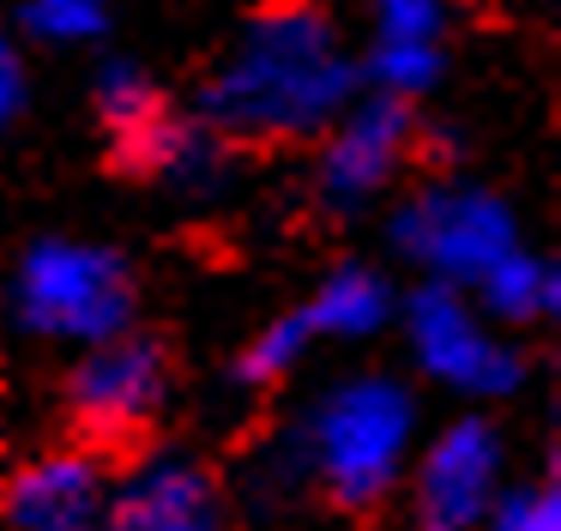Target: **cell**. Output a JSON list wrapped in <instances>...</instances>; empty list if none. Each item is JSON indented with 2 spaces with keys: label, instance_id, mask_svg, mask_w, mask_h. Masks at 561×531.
Instances as JSON below:
<instances>
[{
  "label": "cell",
  "instance_id": "cell-1",
  "mask_svg": "<svg viewBox=\"0 0 561 531\" xmlns=\"http://www.w3.org/2000/svg\"><path fill=\"white\" fill-rule=\"evenodd\" d=\"M351 91L339 31L302 0H272L206 84V121L224 139H308L351 109Z\"/></svg>",
  "mask_w": 561,
  "mask_h": 531
},
{
  "label": "cell",
  "instance_id": "cell-2",
  "mask_svg": "<svg viewBox=\"0 0 561 531\" xmlns=\"http://www.w3.org/2000/svg\"><path fill=\"white\" fill-rule=\"evenodd\" d=\"M411 441H416L411 393L399 381H387V374H356V381L332 386L308 410L296 453H302L308 477L339 507H375L404 477Z\"/></svg>",
  "mask_w": 561,
  "mask_h": 531
},
{
  "label": "cell",
  "instance_id": "cell-3",
  "mask_svg": "<svg viewBox=\"0 0 561 531\" xmlns=\"http://www.w3.org/2000/svg\"><path fill=\"white\" fill-rule=\"evenodd\" d=\"M13 308L31 332L61 338V344H103L127 332L134 314V278L110 248L91 241H37L19 260Z\"/></svg>",
  "mask_w": 561,
  "mask_h": 531
},
{
  "label": "cell",
  "instance_id": "cell-4",
  "mask_svg": "<svg viewBox=\"0 0 561 531\" xmlns=\"http://www.w3.org/2000/svg\"><path fill=\"white\" fill-rule=\"evenodd\" d=\"M392 241L404 260L428 272V284H477L501 253L519 248L513 212L483 188H428L392 212Z\"/></svg>",
  "mask_w": 561,
  "mask_h": 531
},
{
  "label": "cell",
  "instance_id": "cell-5",
  "mask_svg": "<svg viewBox=\"0 0 561 531\" xmlns=\"http://www.w3.org/2000/svg\"><path fill=\"white\" fill-rule=\"evenodd\" d=\"M404 338L428 381L453 386L465 398H501L525 381V362L495 326L483 320L477 302H465L453 284H423L404 302Z\"/></svg>",
  "mask_w": 561,
  "mask_h": 531
},
{
  "label": "cell",
  "instance_id": "cell-6",
  "mask_svg": "<svg viewBox=\"0 0 561 531\" xmlns=\"http://www.w3.org/2000/svg\"><path fill=\"white\" fill-rule=\"evenodd\" d=\"M507 489V453L495 422L459 417L416 459V519L423 531H477Z\"/></svg>",
  "mask_w": 561,
  "mask_h": 531
},
{
  "label": "cell",
  "instance_id": "cell-7",
  "mask_svg": "<svg viewBox=\"0 0 561 531\" xmlns=\"http://www.w3.org/2000/svg\"><path fill=\"white\" fill-rule=\"evenodd\" d=\"M411 109L399 97H363L351 103L327 133V151H320V193L327 205H363L399 176V163L411 157Z\"/></svg>",
  "mask_w": 561,
  "mask_h": 531
},
{
  "label": "cell",
  "instance_id": "cell-8",
  "mask_svg": "<svg viewBox=\"0 0 561 531\" xmlns=\"http://www.w3.org/2000/svg\"><path fill=\"white\" fill-rule=\"evenodd\" d=\"M67 393H73V410L98 434H127L163 405L170 362H163V350L151 338H103V344L85 350Z\"/></svg>",
  "mask_w": 561,
  "mask_h": 531
},
{
  "label": "cell",
  "instance_id": "cell-9",
  "mask_svg": "<svg viewBox=\"0 0 561 531\" xmlns=\"http://www.w3.org/2000/svg\"><path fill=\"white\" fill-rule=\"evenodd\" d=\"M7 513L19 531H98L110 513L103 465L91 453H49L25 465L7 489Z\"/></svg>",
  "mask_w": 561,
  "mask_h": 531
},
{
  "label": "cell",
  "instance_id": "cell-10",
  "mask_svg": "<svg viewBox=\"0 0 561 531\" xmlns=\"http://www.w3.org/2000/svg\"><path fill=\"white\" fill-rule=\"evenodd\" d=\"M103 531H224L218 489L206 483V471L158 459L122 483V495L103 513Z\"/></svg>",
  "mask_w": 561,
  "mask_h": 531
},
{
  "label": "cell",
  "instance_id": "cell-11",
  "mask_svg": "<svg viewBox=\"0 0 561 531\" xmlns=\"http://www.w3.org/2000/svg\"><path fill=\"white\" fill-rule=\"evenodd\" d=\"M115 157L127 169H139V176L175 188V193H211L224 181V169H230L224 133L211 121H182L170 109L158 121H146L134 139H115Z\"/></svg>",
  "mask_w": 561,
  "mask_h": 531
},
{
  "label": "cell",
  "instance_id": "cell-12",
  "mask_svg": "<svg viewBox=\"0 0 561 531\" xmlns=\"http://www.w3.org/2000/svg\"><path fill=\"white\" fill-rule=\"evenodd\" d=\"M302 320L314 338H375L392 320V284L368 266H339L332 278H320Z\"/></svg>",
  "mask_w": 561,
  "mask_h": 531
},
{
  "label": "cell",
  "instance_id": "cell-13",
  "mask_svg": "<svg viewBox=\"0 0 561 531\" xmlns=\"http://www.w3.org/2000/svg\"><path fill=\"white\" fill-rule=\"evenodd\" d=\"M471 290H477V308H483L489 320H507V326L543 320V314L561 302L556 266H549V260H537V253H525V248L501 253V260L489 266V272L477 278Z\"/></svg>",
  "mask_w": 561,
  "mask_h": 531
},
{
  "label": "cell",
  "instance_id": "cell-14",
  "mask_svg": "<svg viewBox=\"0 0 561 531\" xmlns=\"http://www.w3.org/2000/svg\"><path fill=\"white\" fill-rule=\"evenodd\" d=\"M98 115H103V127H110L115 139H134L146 121L163 115V97H158V84H151L139 67L115 60V67L98 72Z\"/></svg>",
  "mask_w": 561,
  "mask_h": 531
},
{
  "label": "cell",
  "instance_id": "cell-15",
  "mask_svg": "<svg viewBox=\"0 0 561 531\" xmlns=\"http://www.w3.org/2000/svg\"><path fill=\"white\" fill-rule=\"evenodd\" d=\"M25 31L37 36V43L79 48V43H98V36L110 31V12H103V0H31Z\"/></svg>",
  "mask_w": 561,
  "mask_h": 531
},
{
  "label": "cell",
  "instance_id": "cell-16",
  "mask_svg": "<svg viewBox=\"0 0 561 531\" xmlns=\"http://www.w3.org/2000/svg\"><path fill=\"white\" fill-rule=\"evenodd\" d=\"M308 344H314V332H308L302 314H284V320H272L266 332H260L254 344L242 350V381H254V386L284 381V374H290L296 362L308 357Z\"/></svg>",
  "mask_w": 561,
  "mask_h": 531
},
{
  "label": "cell",
  "instance_id": "cell-17",
  "mask_svg": "<svg viewBox=\"0 0 561 531\" xmlns=\"http://www.w3.org/2000/svg\"><path fill=\"white\" fill-rule=\"evenodd\" d=\"M368 79L380 84V97H423L428 84L440 79V48H423V43H375L368 55Z\"/></svg>",
  "mask_w": 561,
  "mask_h": 531
},
{
  "label": "cell",
  "instance_id": "cell-18",
  "mask_svg": "<svg viewBox=\"0 0 561 531\" xmlns=\"http://www.w3.org/2000/svg\"><path fill=\"white\" fill-rule=\"evenodd\" d=\"M477 531H561V501L549 483H513V489H501V501L483 513Z\"/></svg>",
  "mask_w": 561,
  "mask_h": 531
},
{
  "label": "cell",
  "instance_id": "cell-19",
  "mask_svg": "<svg viewBox=\"0 0 561 531\" xmlns=\"http://www.w3.org/2000/svg\"><path fill=\"white\" fill-rule=\"evenodd\" d=\"M447 7L440 0H375V43H440Z\"/></svg>",
  "mask_w": 561,
  "mask_h": 531
},
{
  "label": "cell",
  "instance_id": "cell-20",
  "mask_svg": "<svg viewBox=\"0 0 561 531\" xmlns=\"http://www.w3.org/2000/svg\"><path fill=\"white\" fill-rule=\"evenodd\" d=\"M19 109H25V67H19L13 36L0 31V133L19 121Z\"/></svg>",
  "mask_w": 561,
  "mask_h": 531
},
{
  "label": "cell",
  "instance_id": "cell-21",
  "mask_svg": "<svg viewBox=\"0 0 561 531\" xmlns=\"http://www.w3.org/2000/svg\"><path fill=\"white\" fill-rule=\"evenodd\" d=\"M98 531H103V526H98Z\"/></svg>",
  "mask_w": 561,
  "mask_h": 531
}]
</instances>
